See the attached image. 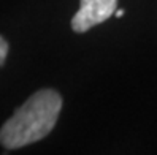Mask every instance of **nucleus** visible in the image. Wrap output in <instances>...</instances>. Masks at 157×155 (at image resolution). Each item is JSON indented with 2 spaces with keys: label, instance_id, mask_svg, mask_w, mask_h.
<instances>
[{
  "label": "nucleus",
  "instance_id": "1",
  "mask_svg": "<svg viewBox=\"0 0 157 155\" xmlns=\"http://www.w3.org/2000/svg\"><path fill=\"white\" fill-rule=\"evenodd\" d=\"M62 109V97L52 89L35 92L16 109L0 130V142L5 149H21L48 136Z\"/></svg>",
  "mask_w": 157,
  "mask_h": 155
},
{
  "label": "nucleus",
  "instance_id": "2",
  "mask_svg": "<svg viewBox=\"0 0 157 155\" xmlns=\"http://www.w3.org/2000/svg\"><path fill=\"white\" fill-rule=\"evenodd\" d=\"M117 0H81L79 10L71 19V29L76 33H84L89 29L105 22L116 13Z\"/></svg>",
  "mask_w": 157,
  "mask_h": 155
},
{
  "label": "nucleus",
  "instance_id": "3",
  "mask_svg": "<svg viewBox=\"0 0 157 155\" xmlns=\"http://www.w3.org/2000/svg\"><path fill=\"white\" fill-rule=\"evenodd\" d=\"M6 54H8V43L0 36V67L3 65V62L6 59Z\"/></svg>",
  "mask_w": 157,
  "mask_h": 155
},
{
  "label": "nucleus",
  "instance_id": "4",
  "mask_svg": "<svg viewBox=\"0 0 157 155\" xmlns=\"http://www.w3.org/2000/svg\"><path fill=\"white\" fill-rule=\"evenodd\" d=\"M116 16L117 17H122L124 16V10H116Z\"/></svg>",
  "mask_w": 157,
  "mask_h": 155
}]
</instances>
